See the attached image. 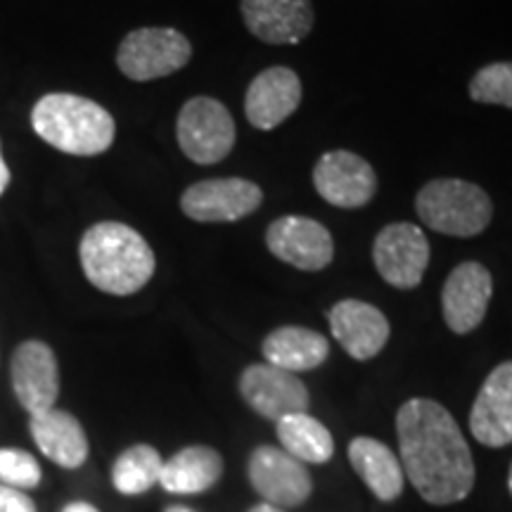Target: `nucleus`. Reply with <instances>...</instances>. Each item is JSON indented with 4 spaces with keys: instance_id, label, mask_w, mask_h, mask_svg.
<instances>
[{
    "instance_id": "obj_1",
    "label": "nucleus",
    "mask_w": 512,
    "mask_h": 512,
    "mask_svg": "<svg viewBox=\"0 0 512 512\" xmlns=\"http://www.w3.org/2000/svg\"><path fill=\"white\" fill-rule=\"evenodd\" d=\"M396 434L406 472L415 491L434 505H451L470 496L475 460L456 418L432 399H411L396 413Z\"/></svg>"
},
{
    "instance_id": "obj_2",
    "label": "nucleus",
    "mask_w": 512,
    "mask_h": 512,
    "mask_svg": "<svg viewBox=\"0 0 512 512\" xmlns=\"http://www.w3.org/2000/svg\"><path fill=\"white\" fill-rule=\"evenodd\" d=\"M81 266L88 283L114 297H128L155 275V252L138 230L119 221L95 223L83 233Z\"/></svg>"
},
{
    "instance_id": "obj_3",
    "label": "nucleus",
    "mask_w": 512,
    "mask_h": 512,
    "mask_svg": "<svg viewBox=\"0 0 512 512\" xmlns=\"http://www.w3.org/2000/svg\"><path fill=\"white\" fill-rule=\"evenodd\" d=\"M31 126L50 147L74 157L107 152L117 136L114 117L98 102L74 93H48L34 105Z\"/></svg>"
},
{
    "instance_id": "obj_4",
    "label": "nucleus",
    "mask_w": 512,
    "mask_h": 512,
    "mask_svg": "<svg viewBox=\"0 0 512 512\" xmlns=\"http://www.w3.org/2000/svg\"><path fill=\"white\" fill-rule=\"evenodd\" d=\"M415 211L427 228L451 238H475L489 228L494 216L491 197L475 183L437 178L415 195Z\"/></svg>"
},
{
    "instance_id": "obj_5",
    "label": "nucleus",
    "mask_w": 512,
    "mask_h": 512,
    "mask_svg": "<svg viewBox=\"0 0 512 512\" xmlns=\"http://www.w3.org/2000/svg\"><path fill=\"white\" fill-rule=\"evenodd\" d=\"M176 138L190 162L200 166L219 164L235 145V121L223 102L197 95L181 107Z\"/></svg>"
},
{
    "instance_id": "obj_6",
    "label": "nucleus",
    "mask_w": 512,
    "mask_h": 512,
    "mask_svg": "<svg viewBox=\"0 0 512 512\" xmlns=\"http://www.w3.org/2000/svg\"><path fill=\"white\" fill-rule=\"evenodd\" d=\"M192 57V46L181 31L143 27L124 36L117 50L121 74L131 81H155L176 74Z\"/></svg>"
},
{
    "instance_id": "obj_7",
    "label": "nucleus",
    "mask_w": 512,
    "mask_h": 512,
    "mask_svg": "<svg viewBox=\"0 0 512 512\" xmlns=\"http://www.w3.org/2000/svg\"><path fill=\"white\" fill-rule=\"evenodd\" d=\"M264 190L245 178H209L192 183L181 195V209L197 223H235L254 214Z\"/></svg>"
},
{
    "instance_id": "obj_8",
    "label": "nucleus",
    "mask_w": 512,
    "mask_h": 512,
    "mask_svg": "<svg viewBox=\"0 0 512 512\" xmlns=\"http://www.w3.org/2000/svg\"><path fill=\"white\" fill-rule=\"evenodd\" d=\"M373 261L384 283L399 290H413L430 264V242L415 223H389L377 233Z\"/></svg>"
},
{
    "instance_id": "obj_9",
    "label": "nucleus",
    "mask_w": 512,
    "mask_h": 512,
    "mask_svg": "<svg viewBox=\"0 0 512 512\" xmlns=\"http://www.w3.org/2000/svg\"><path fill=\"white\" fill-rule=\"evenodd\" d=\"M313 185L332 207H366L377 192L375 169L349 150L325 152L313 166Z\"/></svg>"
},
{
    "instance_id": "obj_10",
    "label": "nucleus",
    "mask_w": 512,
    "mask_h": 512,
    "mask_svg": "<svg viewBox=\"0 0 512 512\" xmlns=\"http://www.w3.org/2000/svg\"><path fill=\"white\" fill-rule=\"evenodd\" d=\"M240 394L252 411L273 422L292 413H306L311 403L304 382L271 363H254L245 368L240 375Z\"/></svg>"
},
{
    "instance_id": "obj_11",
    "label": "nucleus",
    "mask_w": 512,
    "mask_h": 512,
    "mask_svg": "<svg viewBox=\"0 0 512 512\" xmlns=\"http://www.w3.org/2000/svg\"><path fill=\"white\" fill-rule=\"evenodd\" d=\"M12 389L31 415L55 408L60 396V368L55 351L41 339H27L15 349L10 363Z\"/></svg>"
},
{
    "instance_id": "obj_12",
    "label": "nucleus",
    "mask_w": 512,
    "mask_h": 512,
    "mask_svg": "<svg viewBox=\"0 0 512 512\" xmlns=\"http://www.w3.org/2000/svg\"><path fill=\"white\" fill-rule=\"evenodd\" d=\"M266 247L273 256L299 271H323L335 256V242L323 223L306 216H283L266 230Z\"/></svg>"
},
{
    "instance_id": "obj_13",
    "label": "nucleus",
    "mask_w": 512,
    "mask_h": 512,
    "mask_svg": "<svg viewBox=\"0 0 512 512\" xmlns=\"http://www.w3.org/2000/svg\"><path fill=\"white\" fill-rule=\"evenodd\" d=\"M494 294V278L479 261H463L446 278L441 290V311L456 335H467L482 325Z\"/></svg>"
},
{
    "instance_id": "obj_14",
    "label": "nucleus",
    "mask_w": 512,
    "mask_h": 512,
    "mask_svg": "<svg viewBox=\"0 0 512 512\" xmlns=\"http://www.w3.org/2000/svg\"><path fill=\"white\" fill-rule=\"evenodd\" d=\"M249 482L266 503L294 508L311 496V475L302 460L292 458L283 448L259 446L249 458Z\"/></svg>"
},
{
    "instance_id": "obj_15",
    "label": "nucleus",
    "mask_w": 512,
    "mask_h": 512,
    "mask_svg": "<svg viewBox=\"0 0 512 512\" xmlns=\"http://www.w3.org/2000/svg\"><path fill=\"white\" fill-rule=\"evenodd\" d=\"M245 27L271 46H294L313 27L311 0H240Z\"/></svg>"
},
{
    "instance_id": "obj_16",
    "label": "nucleus",
    "mask_w": 512,
    "mask_h": 512,
    "mask_svg": "<svg viewBox=\"0 0 512 512\" xmlns=\"http://www.w3.org/2000/svg\"><path fill=\"white\" fill-rule=\"evenodd\" d=\"M470 432L479 444H512V361L494 368L479 389L470 411Z\"/></svg>"
},
{
    "instance_id": "obj_17",
    "label": "nucleus",
    "mask_w": 512,
    "mask_h": 512,
    "mask_svg": "<svg viewBox=\"0 0 512 512\" xmlns=\"http://www.w3.org/2000/svg\"><path fill=\"white\" fill-rule=\"evenodd\" d=\"M299 102H302V81L290 67L264 69L247 88V121L259 131H273L297 112Z\"/></svg>"
},
{
    "instance_id": "obj_18",
    "label": "nucleus",
    "mask_w": 512,
    "mask_h": 512,
    "mask_svg": "<svg viewBox=\"0 0 512 512\" xmlns=\"http://www.w3.org/2000/svg\"><path fill=\"white\" fill-rule=\"evenodd\" d=\"M330 330L351 358L370 361L387 344L389 320L373 304L361 299H342L330 311Z\"/></svg>"
},
{
    "instance_id": "obj_19",
    "label": "nucleus",
    "mask_w": 512,
    "mask_h": 512,
    "mask_svg": "<svg viewBox=\"0 0 512 512\" xmlns=\"http://www.w3.org/2000/svg\"><path fill=\"white\" fill-rule=\"evenodd\" d=\"M31 437L38 451L64 470H76L88 458V437L81 422L72 413L50 408L46 413L31 415Z\"/></svg>"
},
{
    "instance_id": "obj_20",
    "label": "nucleus",
    "mask_w": 512,
    "mask_h": 512,
    "mask_svg": "<svg viewBox=\"0 0 512 512\" xmlns=\"http://www.w3.org/2000/svg\"><path fill=\"white\" fill-rule=\"evenodd\" d=\"M330 354V344L325 335L316 330L299 328V325H285L273 330L264 339V356L275 368L287 373H304L323 366Z\"/></svg>"
},
{
    "instance_id": "obj_21",
    "label": "nucleus",
    "mask_w": 512,
    "mask_h": 512,
    "mask_svg": "<svg viewBox=\"0 0 512 512\" xmlns=\"http://www.w3.org/2000/svg\"><path fill=\"white\" fill-rule=\"evenodd\" d=\"M223 458L209 446H188L162 465L159 484L169 494H202L219 482Z\"/></svg>"
},
{
    "instance_id": "obj_22",
    "label": "nucleus",
    "mask_w": 512,
    "mask_h": 512,
    "mask_svg": "<svg viewBox=\"0 0 512 512\" xmlns=\"http://www.w3.org/2000/svg\"><path fill=\"white\" fill-rule=\"evenodd\" d=\"M349 460L358 477L380 501H394L403 489V467L392 448L370 437H356L349 446Z\"/></svg>"
},
{
    "instance_id": "obj_23",
    "label": "nucleus",
    "mask_w": 512,
    "mask_h": 512,
    "mask_svg": "<svg viewBox=\"0 0 512 512\" xmlns=\"http://www.w3.org/2000/svg\"><path fill=\"white\" fill-rule=\"evenodd\" d=\"M283 451L302 463H328L335 453V441L323 422L309 413H292L275 422Z\"/></svg>"
},
{
    "instance_id": "obj_24",
    "label": "nucleus",
    "mask_w": 512,
    "mask_h": 512,
    "mask_svg": "<svg viewBox=\"0 0 512 512\" xmlns=\"http://www.w3.org/2000/svg\"><path fill=\"white\" fill-rule=\"evenodd\" d=\"M164 460L159 456L157 448L138 444L126 448L124 453L117 458L112 470V482L117 486V491L126 496H138L145 494L147 489L159 484V475H162Z\"/></svg>"
},
{
    "instance_id": "obj_25",
    "label": "nucleus",
    "mask_w": 512,
    "mask_h": 512,
    "mask_svg": "<svg viewBox=\"0 0 512 512\" xmlns=\"http://www.w3.org/2000/svg\"><path fill=\"white\" fill-rule=\"evenodd\" d=\"M470 98L512 110V62L486 64L470 81Z\"/></svg>"
},
{
    "instance_id": "obj_26",
    "label": "nucleus",
    "mask_w": 512,
    "mask_h": 512,
    "mask_svg": "<svg viewBox=\"0 0 512 512\" xmlns=\"http://www.w3.org/2000/svg\"><path fill=\"white\" fill-rule=\"evenodd\" d=\"M41 465L22 448H0V484L12 489H34L41 484Z\"/></svg>"
},
{
    "instance_id": "obj_27",
    "label": "nucleus",
    "mask_w": 512,
    "mask_h": 512,
    "mask_svg": "<svg viewBox=\"0 0 512 512\" xmlns=\"http://www.w3.org/2000/svg\"><path fill=\"white\" fill-rule=\"evenodd\" d=\"M0 512H36V503L24 491L0 484Z\"/></svg>"
},
{
    "instance_id": "obj_28",
    "label": "nucleus",
    "mask_w": 512,
    "mask_h": 512,
    "mask_svg": "<svg viewBox=\"0 0 512 512\" xmlns=\"http://www.w3.org/2000/svg\"><path fill=\"white\" fill-rule=\"evenodd\" d=\"M10 169H8V164H5V159H3V152H0V195H3L5 190H8V185H10Z\"/></svg>"
},
{
    "instance_id": "obj_29",
    "label": "nucleus",
    "mask_w": 512,
    "mask_h": 512,
    "mask_svg": "<svg viewBox=\"0 0 512 512\" xmlns=\"http://www.w3.org/2000/svg\"><path fill=\"white\" fill-rule=\"evenodd\" d=\"M62 512H100V510H95L91 503H83V501H76V503H69L67 508H64Z\"/></svg>"
},
{
    "instance_id": "obj_30",
    "label": "nucleus",
    "mask_w": 512,
    "mask_h": 512,
    "mask_svg": "<svg viewBox=\"0 0 512 512\" xmlns=\"http://www.w3.org/2000/svg\"><path fill=\"white\" fill-rule=\"evenodd\" d=\"M249 512H285V510H280L278 505H271V503H259V505H254Z\"/></svg>"
},
{
    "instance_id": "obj_31",
    "label": "nucleus",
    "mask_w": 512,
    "mask_h": 512,
    "mask_svg": "<svg viewBox=\"0 0 512 512\" xmlns=\"http://www.w3.org/2000/svg\"><path fill=\"white\" fill-rule=\"evenodd\" d=\"M166 512H195V510L185 508V505H171V508H166Z\"/></svg>"
},
{
    "instance_id": "obj_32",
    "label": "nucleus",
    "mask_w": 512,
    "mask_h": 512,
    "mask_svg": "<svg viewBox=\"0 0 512 512\" xmlns=\"http://www.w3.org/2000/svg\"><path fill=\"white\" fill-rule=\"evenodd\" d=\"M508 489H510V496H512V465H510V475H508Z\"/></svg>"
}]
</instances>
